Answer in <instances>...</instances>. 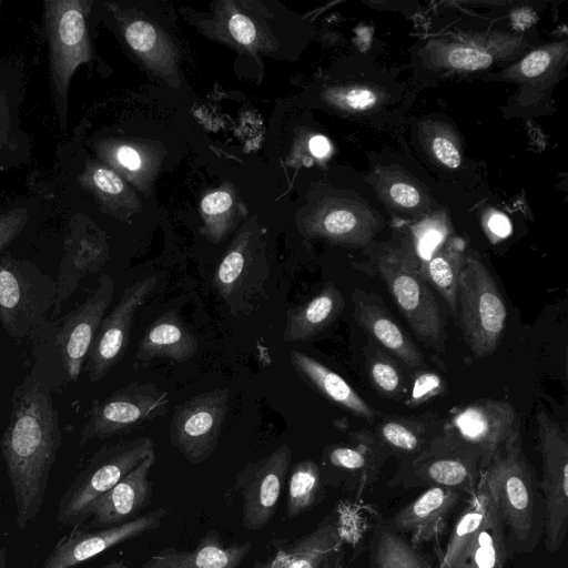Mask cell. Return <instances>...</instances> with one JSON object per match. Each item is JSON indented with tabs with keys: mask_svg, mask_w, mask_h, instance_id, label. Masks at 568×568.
Here are the masks:
<instances>
[{
	"mask_svg": "<svg viewBox=\"0 0 568 568\" xmlns=\"http://www.w3.org/2000/svg\"><path fill=\"white\" fill-rule=\"evenodd\" d=\"M231 204V195L226 192L219 191L206 195L202 200L201 207L204 213L215 215L227 211Z\"/></svg>",
	"mask_w": 568,
	"mask_h": 568,
	"instance_id": "obj_45",
	"label": "cell"
},
{
	"mask_svg": "<svg viewBox=\"0 0 568 568\" xmlns=\"http://www.w3.org/2000/svg\"><path fill=\"white\" fill-rule=\"evenodd\" d=\"M377 272L415 336L442 352L445 329L439 305L413 258L398 253L382 255Z\"/></svg>",
	"mask_w": 568,
	"mask_h": 568,
	"instance_id": "obj_7",
	"label": "cell"
},
{
	"mask_svg": "<svg viewBox=\"0 0 568 568\" xmlns=\"http://www.w3.org/2000/svg\"><path fill=\"white\" fill-rule=\"evenodd\" d=\"M44 28L49 43L50 80L61 128L67 125L68 93L77 68L90 59L83 0H45Z\"/></svg>",
	"mask_w": 568,
	"mask_h": 568,
	"instance_id": "obj_4",
	"label": "cell"
},
{
	"mask_svg": "<svg viewBox=\"0 0 568 568\" xmlns=\"http://www.w3.org/2000/svg\"><path fill=\"white\" fill-rule=\"evenodd\" d=\"M125 38L132 49L145 52L154 45L156 33L150 23L135 21L126 28Z\"/></svg>",
	"mask_w": 568,
	"mask_h": 568,
	"instance_id": "obj_38",
	"label": "cell"
},
{
	"mask_svg": "<svg viewBox=\"0 0 568 568\" xmlns=\"http://www.w3.org/2000/svg\"><path fill=\"white\" fill-rule=\"evenodd\" d=\"M440 388L442 381L437 375L430 373L419 375L414 383L409 403L419 404L436 395Z\"/></svg>",
	"mask_w": 568,
	"mask_h": 568,
	"instance_id": "obj_41",
	"label": "cell"
},
{
	"mask_svg": "<svg viewBox=\"0 0 568 568\" xmlns=\"http://www.w3.org/2000/svg\"><path fill=\"white\" fill-rule=\"evenodd\" d=\"M375 568H393L385 549L379 542L377 544L375 552Z\"/></svg>",
	"mask_w": 568,
	"mask_h": 568,
	"instance_id": "obj_52",
	"label": "cell"
},
{
	"mask_svg": "<svg viewBox=\"0 0 568 568\" xmlns=\"http://www.w3.org/2000/svg\"><path fill=\"white\" fill-rule=\"evenodd\" d=\"M345 301L334 283H326L313 298L286 313L283 342L311 339L327 328L343 312Z\"/></svg>",
	"mask_w": 568,
	"mask_h": 568,
	"instance_id": "obj_22",
	"label": "cell"
},
{
	"mask_svg": "<svg viewBox=\"0 0 568 568\" xmlns=\"http://www.w3.org/2000/svg\"><path fill=\"white\" fill-rule=\"evenodd\" d=\"M536 422L544 469L545 542L547 550L555 552L568 529V437L542 407L537 409Z\"/></svg>",
	"mask_w": 568,
	"mask_h": 568,
	"instance_id": "obj_9",
	"label": "cell"
},
{
	"mask_svg": "<svg viewBox=\"0 0 568 568\" xmlns=\"http://www.w3.org/2000/svg\"><path fill=\"white\" fill-rule=\"evenodd\" d=\"M453 428L478 456L485 469L518 429L516 413L506 400L471 403L452 418Z\"/></svg>",
	"mask_w": 568,
	"mask_h": 568,
	"instance_id": "obj_14",
	"label": "cell"
},
{
	"mask_svg": "<svg viewBox=\"0 0 568 568\" xmlns=\"http://www.w3.org/2000/svg\"><path fill=\"white\" fill-rule=\"evenodd\" d=\"M329 463L336 467L348 471L362 470L366 467L365 455L356 448L336 447L328 455Z\"/></svg>",
	"mask_w": 568,
	"mask_h": 568,
	"instance_id": "obj_40",
	"label": "cell"
},
{
	"mask_svg": "<svg viewBox=\"0 0 568 568\" xmlns=\"http://www.w3.org/2000/svg\"><path fill=\"white\" fill-rule=\"evenodd\" d=\"M105 568H128L126 566H124L123 564L121 562H113L112 565L105 567Z\"/></svg>",
	"mask_w": 568,
	"mask_h": 568,
	"instance_id": "obj_54",
	"label": "cell"
},
{
	"mask_svg": "<svg viewBox=\"0 0 568 568\" xmlns=\"http://www.w3.org/2000/svg\"><path fill=\"white\" fill-rule=\"evenodd\" d=\"M0 6H1V1H0Z\"/></svg>",
	"mask_w": 568,
	"mask_h": 568,
	"instance_id": "obj_56",
	"label": "cell"
},
{
	"mask_svg": "<svg viewBox=\"0 0 568 568\" xmlns=\"http://www.w3.org/2000/svg\"><path fill=\"white\" fill-rule=\"evenodd\" d=\"M197 352V341L186 328L179 314L169 310L153 321L141 337L136 359L148 362L164 357L185 362Z\"/></svg>",
	"mask_w": 568,
	"mask_h": 568,
	"instance_id": "obj_21",
	"label": "cell"
},
{
	"mask_svg": "<svg viewBox=\"0 0 568 568\" xmlns=\"http://www.w3.org/2000/svg\"><path fill=\"white\" fill-rule=\"evenodd\" d=\"M61 443L51 390L32 373L14 388L0 439L19 529L27 528L41 511Z\"/></svg>",
	"mask_w": 568,
	"mask_h": 568,
	"instance_id": "obj_1",
	"label": "cell"
},
{
	"mask_svg": "<svg viewBox=\"0 0 568 568\" xmlns=\"http://www.w3.org/2000/svg\"><path fill=\"white\" fill-rule=\"evenodd\" d=\"M481 480L513 539L519 545L536 541L537 528L542 526L539 493L518 429L483 470Z\"/></svg>",
	"mask_w": 568,
	"mask_h": 568,
	"instance_id": "obj_2",
	"label": "cell"
},
{
	"mask_svg": "<svg viewBox=\"0 0 568 568\" xmlns=\"http://www.w3.org/2000/svg\"><path fill=\"white\" fill-rule=\"evenodd\" d=\"M488 225L490 231L500 237L507 236L511 231L508 219L501 214H494L490 217Z\"/></svg>",
	"mask_w": 568,
	"mask_h": 568,
	"instance_id": "obj_50",
	"label": "cell"
},
{
	"mask_svg": "<svg viewBox=\"0 0 568 568\" xmlns=\"http://www.w3.org/2000/svg\"><path fill=\"white\" fill-rule=\"evenodd\" d=\"M383 439L394 448L402 452L413 453L418 449L420 439L416 433L398 422H388L381 426Z\"/></svg>",
	"mask_w": 568,
	"mask_h": 568,
	"instance_id": "obj_34",
	"label": "cell"
},
{
	"mask_svg": "<svg viewBox=\"0 0 568 568\" xmlns=\"http://www.w3.org/2000/svg\"><path fill=\"white\" fill-rule=\"evenodd\" d=\"M57 281L34 263L0 255V323L12 338L34 333L54 307Z\"/></svg>",
	"mask_w": 568,
	"mask_h": 568,
	"instance_id": "obj_5",
	"label": "cell"
},
{
	"mask_svg": "<svg viewBox=\"0 0 568 568\" xmlns=\"http://www.w3.org/2000/svg\"><path fill=\"white\" fill-rule=\"evenodd\" d=\"M488 497V490L480 480L476 493L470 496L467 507L453 528L438 568H455L485 520Z\"/></svg>",
	"mask_w": 568,
	"mask_h": 568,
	"instance_id": "obj_29",
	"label": "cell"
},
{
	"mask_svg": "<svg viewBox=\"0 0 568 568\" xmlns=\"http://www.w3.org/2000/svg\"><path fill=\"white\" fill-rule=\"evenodd\" d=\"M270 565H271V561L267 562V564L261 565V566H258L256 568H270Z\"/></svg>",
	"mask_w": 568,
	"mask_h": 568,
	"instance_id": "obj_55",
	"label": "cell"
},
{
	"mask_svg": "<svg viewBox=\"0 0 568 568\" xmlns=\"http://www.w3.org/2000/svg\"><path fill=\"white\" fill-rule=\"evenodd\" d=\"M268 276L265 262L257 263L242 244L232 247L222 258L213 284L231 314L237 315L250 313L258 306Z\"/></svg>",
	"mask_w": 568,
	"mask_h": 568,
	"instance_id": "obj_16",
	"label": "cell"
},
{
	"mask_svg": "<svg viewBox=\"0 0 568 568\" xmlns=\"http://www.w3.org/2000/svg\"><path fill=\"white\" fill-rule=\"evenodd\" d=\"M550 55L546 51H534L521 62V72L526 77H537L541 74L550 63Z\"/></svg>",
	"mask_w": 568,
	"mask_h": 568,
	"instance_id": "obj_44",
	"label": "cell"
},
{
	"mask_svg": "<svg viewBox=\"0 0 568 568\" xmlns=\"http://www.w3.org/2000/svg\"><path fill=\"white\" fill-rule=\"evenodd\" d=\"M28 220L29 211L26 207H13L0 213V252L23 231Z\"/></svg>",
	"mask_w": 568,
	"mask_h": 568,
	"instance_id": "obj_35",
	"label": "cell"
},
{
	"mask_svg": "<svg viewBox=\"0 0 568 568\" xmlns=\"http://www.w3.org/2000/svg\"><path fill=\"white\" fill-rule=\"evenodd\" d=\"M169 403L168 392L156 385L131 383L92 403L79 442L84 445L132 432L163 416Z\"/></svg>",
	"mask_w": 568,
	"mask_h": 568,
	"instance_id": "obj_8",
	"label": "cell"
},
{
	"mask_svg": "<svg viewBox=\"0 0 568 568\" xmlns=\"http://www.w3.org/2000/svg\"><path fill=\"white\" fill-rule=\"evenodd\" d=\"M323 227L332 236H347L356 231L357 219L346 210L333 211L325 216Z\"/></svg>",
	"mask_w": 568,
	"mask_h": 568,
	"instance_id": "obj_39",
	"label": "cell"
},
{
	"mask_svg": "<svg viewBox=\"0 0 568 568\" xmlns=\"http://www.w3.org/2000/svg\"><path fill=\"white\" fill-rule=\"evenodd\" d=\"M368 373L374 387L381 394L394 397L400 392V371L386 355L373 357L368 363Z\"/></svg>",
	"mask_w": 568,
	"mask_h": 568,
	"instance_id": "obj_33",
	"label": "cell"
},
{
	"mask_svg": "<svg viewBox=\"0 0 568 568\" xmlns=\"http://www.w3.org/2000/svg\"><path fill=\"white\" fill-rule=\"evenodd\" d=\"M464 265L460 246H453L434 255L418 267L424 281L436 288L449 310L457 313L458 281Z\"/></svg>",
	"mask_w": 568,
	"mask_h": 568,
	"instance_id": "obj_30",
	"label": "cell"
},
{
	"mask_svg": "<svg viewBox=\"0 0 568 568\" xmlns=\"http://www.w3.org/2000/svg\"><path fill=\"white\" fill-rule=\"evenodd\" d=\"M115 158L119 164L128 170L135 171L141 166L139 153L128 145L120 146L116 150Z\"/></svg>",
	"mask_w": 568,
	"mask_h": 568,
	"instance_id": "obj_49",
	"label": "cell"
},
{
	"mask_svg": "<svg viewBox=\"0 0 568 568\" xmlns=\"http://www.w3.org/2000/svg\"><path fill=\"white\" fill-rule=\"evenodd\" d=\"M442 240L443 235L437 230H429L419 237L417 253L423 262L422 264L426 263L434 255Z\"/></svg>",
	"mask_w": 568,
	"mask_h": 568,
	"instance_id": "obj_46",
	"label": "cell"
},
{
	"mask_svg": "<svg viewBox=\"0 0 568 568\" xmlns=\"http://www.w3.org/2000/svg\"><path fill=\"white\" fill-rule=\"evenodd\" d=\"M378 542L385 549L393 568H428L415 547L393 531H383Z\"/></svg>",
	"mask_w": 568,
	"mask_h": 568,
	"instance_id": "obj_32",
	"label": "cell"
},
{
	"mask_svg": "<svg viewBox=\"0 0 568 568\" xmlns=\"http://www.w3.org/2000/svg\"><path fill=\"white\" fill-rule=\"evenodd\" d=\"M251 542L224 546L219 531H207L191 550L163 549L140 568H237L251 550Z\"/></svg>",
	"mask_w": 568,
	"mask_h": 568,
	"instance_id": "obj_19",
	"label": "cell"
},
{
	"mask_svg": "<svg viewBox=\"0 0 568 568\" xmlns=\"http://www.w3.org/2000/svg\"><path fill=\"white\" fill-rule=\"evenodd\" d=\"M345 102L352 109L364 110L375 104L376 95L367 89H353L346 93Z\"/></svg>",
	"mask_w": 568,
	"mask_h": 568,
	"instance_id": "obj_48",
	"label": "cell"
},
{
	"mask_svg": "<svg viewBox=\"0 0 568 568\" xmlns=\"http://www.w3.org/2000/svg\"><path fill=\"white\" fill-rule=\"evenodd\" d=\"M488 494L485 520L455 568H503L507 560L505 524L489 490Z\"/></svg>",
	"mask_w": 568,
	"mask_h": 568,
	"instance_id": "obj_26",
	"label": "cell"
},
{
	"mask_svg": "<svg viewBox=\"0 0 568 568\" xmlns=\"http://www.w3.org/2000/svg\"><path fill=\"white\" fill-rule=\"evenodd\" d=\"M0 568H7L6 551L0 535Z\"/></svg>",
	"mask_w": 568,
	"mask_h": 568,
	"instance_id": "obj_53",
	"label": "cell"
},
{
	"mask_svg": "<svg viewBox=\"0 0 568 568\" xmlns=\"http://www.w3.org/2000/svg\"><path fill=\"white\" fill-rule=\"evenodd\" d=\"M19 87L9 71H0V168L20 160L27 138L18 121Z\"/></svg>",
	"mask_w": 568,
	"mask_h": 568,
	"instance_id": "obj_28",
	"label": "cell"
},
{
	"mask_svg": "<svg viewBox=\"0 0 568 568\" xmlns=\"http://www.w3.org/2000/svg\"><path fill=\"white\" fill-rule=\"evenodd\" d=\"M295 369L323 396L351 413L372 419L375 410L338 374L315 358L294 351L290 355Z\"/></svg>",
	"mask_w": 568,
	"mask_h": 568,
	"instance_id": "obj_25",
	"label": "cell"
},
{
	"mask_svg": "<svg viewBox=\"0 0 568 568\" xmlns=\"http://www.w3.org/2000/svg\"><path fill=\"white\" fill-rule=\"evenodd\" d=\"M291 462V448L282 445L241 473L239 487L243 499L242 518L247 529L260 530L272 519Z\"/></svg>",
	"mask_w": 568,
	"mask_h": 568,
	"instance_id": "obj_13",
	"label": "cell"
},
{
	"mask_svg": "<svg viewBox=\"0 0 568 568\" xmlns=\"http://www.w3.org/2000/svg\"><path fill=\"white\" fill-rule=\"evenodd\" d=\"M152 452L153 442L146 436L102 446L61 496L57 513L59 523L75 527L85 523L90 505Z\"/></svg>",
	"mask_w": 568,
	"mask_h": 568,
	"instance_id": "obj_3",
	"label": "cell"
},
{
	"mask_svg": "<svg viewBox=\"0 0 568 568\" xmlns=\"http://www.w3.org/2000/svg\"><path fill=\"white\" fill-rule=\"evenodd\" d=\"M449 61L457 69L474 71L489 67L493 62V57L474 48H459L450 52Z\"/></svg>",
	"mask_w": 568,
	"mask_h": 568,
	"instance_id": "obj_36",
	"label": "cell"
},
{
	"mask_svg": "<svg viewBox=\"0 0 568 568\" xmlns=\"http://www.w3.org/2000/svg\"><path fill=\"white\" fill-rule=\"evenodd\" d=\"M57 277V297L53 315H59L63 303L74 293L80 281L101 270L105 254L101 246L90 244L83 237H73L65 245Z\"/></svg>",
	"mask_w": 568,
	"mask_h": 568,
	"instance_id": "obj_27",
	"label": "cell"
},
{
	"mask_svg": "<svg viewBox=\"0 0 568 568\" xmlns=\"http://www.w3.org/2000/svg\"><path fill=\"white\" fill-rule=\"evenodd\" d=\"M337 523L327 520L280 551L270 568H324L341 548Z\"/></svg>",
	"mask_w": 568,
	"mask_h": 568,
	"instance_id": "obj_24",
	"label": "cell"
},
{
	"mask_svg": "<svg viewBox=\"0 0 568 568\" xmlns=\"http://www.w3.org/2000/svg\"><path fill=\"white\" fill-rule=\"evenodd\" d=\"M154 462L155 454L152 452L110 490L97 498L87 511L90 518L88 528L110 527L136 518L150 500L149 475Z\"/></svg>",
	"mask_w": 568,
	"mask_h": 568,
	"instance_id": "obj_17",
	"label": "cell"
},
{
	"mask_svg": "<svg viewBox=\"0 0 568 568\" xmlns=\"http://www.w3.org/2000/svg\"><path fill=\"white\" fill-rule=\"evenodd\" d=\"M321 474L313 460H302L290 470L286 514L293 518L311 508L318 496Z\"/></svg>",
	"mask_w": 568,
	"mask_h": 568,
	"instance_id": "obj_31",
	"label": "cell"
},
{
	"mask_svg": "<svg viewBox=\"0 0 568 568\" xmlns=\"http://www.w3.org/2000/svg\"><path fill=\"white\" fill-rule=\"evenodd\" d=\"M483 466L476 454L427 456L415 468L423 484L453 488L473 496L481 480Z\"/></svg>",
	"mask_w": 568,
	"mask_h": 568,
	"instance_id": "obj_23",
	"label": "cell"
},
{
	"mask_svg": "<svg viewBox=\"0 0 568 568\" xmlns=\"http://www.w3.org/2000/svg\"><path fill=\"white\" fill-rule=\"evenodd\" d=\"M460 498L462 493L456 489L432 486L395 513L389 525L407 532L413 547L429 542L443 531Z\"/></svg>",
	"mask_w": 568,
	"mask_h": 568,
	"instance_id": "obj_18",
	"label": "cell"
},
{
	"mask_svg": "<svg viewBox=\"0 0 568 568\" xmlns=\"http://www.w3.org/2000/svg\"><path fill=\"white\" fill-rule=\"evenodd\" d=\"M156 283L158 278L152 275L126 287L111 312L103 317L84 364L91 382L102 379L122 359L130 343L135 313Z\"/></svg>",
	"mask_w": 568,
	"mask_h": 568,
	"instance_id": "obj_11",
	"label": "cell"
},
{
	"mask_svg": "<svg viewBox=\"0 0 568 568\" xmlns=\"http://www.w3.org/2000/svg\"><path fill=\"white\" fill-rule=\"evenodd\" d=\"M81 180H90L91 185L99 192L108 195H116L123 191V182L112 170L93 168L90 173H84Z\"/></svg>",
	"mask_w": 568,
	"mask_h": 568,
	"instance_id": "obj_37",
	"label": "cell"
},
{
	"mask_svg": "<svg viewBox=\"0 0 568 568\" xmlns=\"http://www.w3.org/2000/svg\"><path fill=\"white\" fill-rule=\"evenodd\" d=\"M229 410V390L215 388L176 406L169 425L171 444L191 464L205 462L219 444Z\"/></svg>",
	"mask_w": 568,
	"mask_h": 568,
	"instance_id": "obj_10",
	"label": "cell"
},
{
	"mask_svg": "<svg viewBox=\"0 0 568 568\" xmlns=\"http://www.w3.org/2000/svg\"><path fill=\"white\" fill-rule=\"evenodd\" d=\"M114 292L113 278L108 274L101 275L95 290L62 320L55 335V346L71 381H77L84 368L89 349L112 303Z\"/></svg>",
	"mask_w": 568,
	"mask_h": 568,
	"instance_id": "obj_12",
	"label": "cell"
},
{
	"mask_svg": "<svg viewBox=\"0 0 568 568\" xmlns=\"http://www.w3.org/2000/svg\"><path fill=\"white\" fill-rule=\"evenodd\" d=\"M229 29L233 38L241 44H250L255 40L256 31L253 22L241 13L231 17Z\"/></svg>",
	"mask_w": 568,
	"mask_h": 568,
	"instance_id": "obj_42",
	"label": "cell"
},
{
	"mask_svg": "<svg viewBox=\"0 0 568 568\" xmlns=\"http://www.w3.org/2000/svg\"><path fill=\"white\" fill-rule=\"evenodd\" d=\"M164 516V509H156L123 524L74 530L57 542L40 568H73L118 544L159 527Z\"/></svg>",
	"mask_w": 568,
	"mask_h": 568,
	"instance_id": "obj_15",
	"label": "cell"
},
{
	"mask_svg": "<svg viewBox=\"0 0 568 568\" xmlns=\"http://www.w3.org/2000/svg\"><path fill=\"white\" fill-rule=\"evenodd\" d=\"M433 150L436 158L447 168L456 169L460 165L462 158L458 150L446 138H435L433 141Z\"/></svg>",
	"mask_w": 568,
	"mask_h": 568,
	"instance_id": "obj_43",
	"label": "cell"
},
{
	"mask_svg": "<svg viewBox=\"0 0 568 568\" xmlns=\"http://www.w3.org/2000/svg\"><path fill=\"white\" fill-rule=\"evenodd\" d=\"M389 194L396 203L406 207L415 206L419 202L418 191L406 183L394 184L389 190Z\"/></svg>",
	"mask_w": 568,
	"mask_h": 568,
	"instance_id": "obj_47",
	"label": "cell"
},
{
	"mask_svg": "<svg viewBox=\"0 0 568 568\" xmlns=\"http://www.w3.org/2000/svg\"><path fill=\"white\" fill-rule=\"evenodd\" d=\"M310 150L313 155L323 158L329 151V142L325 136L316 135L310 141Z\"/></svg>",
	"mask_w": 568,
	"mask_h": 568,
	"instance_id": "obj_51",
	"label": "cell"
},
{
	"mask_svg": "<svg viewBox=\"0 0 568 568\" xmlns=\"http://www.w3.org/2000/svg\"><path fill=\"white\" fill-rule=\"evenodd\" d=\"M458 308L463 335L473 355H491L506 326L507 307L488 270L470 257L464 260L458 281Z\"/></svg>",
	"mask_w": 568,
	"mask_h": 568,
	"instance_id": "obj_6",
	"label": "cell"
},
{
	"mask_svg": "<svg viewBox=\"0 0 568 568\" xmlns=\"http://www.w3.org/2000/svg\"><path fill=\"white\" fill-rule=\"evenodd\" d=\"M352 301L355 320L375 341L409 367L417 368L423 365L419 349L371 295L355 291L352 293Z\"/></svg>",
	"mask_w": 568,
	"mask_h": 568,
	"instance_id": "obj_20",
	"label": "cell"
}]
</instances>
